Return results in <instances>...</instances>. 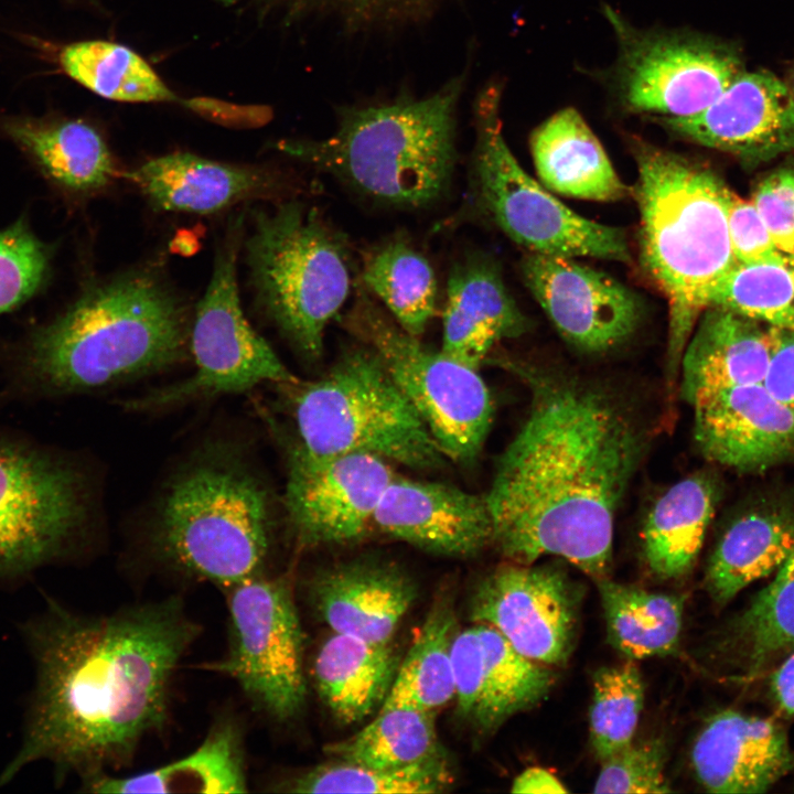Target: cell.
I'll list each match as a JSON object with an SVG mask.
<instances>
[{"instance_id": "6da1fadb", "label": "cell", "mask_w": 794, "mask_h": 794, "mask_svg": "<svg viewBox=\"0 0 794 794\" xmlns=\"http://www.w3.org/2000/svg\"><path fill=\"white\" fill-rule=\"evenodd\" d=\"M198 630L176 597L97 616L52 602L25 627L36 689L0 787L40 760L60 779L128 763L167 723L172 677Z\"/></svg>"}, {"instance_id": "7a4b0ae2", "label": "cell", "mask_w": 794, "mask_h": 794, "mask_svg": "<svg viewBox=\"0 0 794 794\" xmlns=\"http://www.w3.org/2000/svg\"><path fill=\"white\" fill-rule=\"evenodd\" d=\"M514 371L530 403L485 494L493 544L513 564L555 555L607 577L615 512L643 457L644 429L599 384L527 365Z\"/></svg>"}, {"instance_id": "3957f363", "label": "cell", "mask_w": 794, "mask_h": 794, "mask_svg": "<svg viewBox=\"0 0 794 794\" xmlns=\"http://www.w3.org/2000/svg\"><path fill=\"white\" fill-rule=\"evenodd\" d=\"M187 304L159 271L88 287L0 356V409L52 403L153 376L191 357Z\"/></svg>"}, {"instance_id": "277c9868", "label": "cell", "mask_w": 794, "mask_h": 794, "mask_svg": "<svg viewBox=\"0 0 794 794\" xmlns=\"http://www.w3.org/2000/svg\"><path fill=\"white\" fill-rule=\"evenodd\" d=\"M273 501L238 440L198 444L169 474L144 521L146 550L163 568L222 589L265 575Z\"/></svg>"}, {"instance_id": "5b68a950", "label": "cell", "mask_w": 794, "mask_h": 794, "mask_svg": "<svg viewBox=\"0 0 794 794\" xmlns=\"http://www.w3.org/2000/svg\"><path fill=\"white\" fill-rule=\"evenodd\" d=\"M640 259L668 304L665 384L669 408L682 357L711 293L737 262L728 230L730 189L709 168L636 136Z\"/></svg>"}, {"instance_id": "8992f818", "label": "cell", "mask_w": 794, "mask_h": 794, "mask_svg": "<svg viewBox=\"0 0 794 794\" xmlns=\"http://www.w3.org/2000/svg\"><path fill=\"white\" fill-rule=\"evenodd\" d=\"M463 83L458 76L427 97L344 108L326 139L280 141L277 150L379 203L423 207L450 185Z\"/></svg>"}, {"instance_id": "52a82bcc", "label": "cell", "mask_w": 794, "mask_h": 794, "mask_svg": "<svg viewBox=\"0 0 794 794\" xmlns=\"http://www.w3.org/2000/svg\"><path fill=\"white\" fill-rule=\"evenodd\" d=\"M96 494L78 452L0 425V577L83 552L96 528Z\"/></svg>"}, {"instance_id": "ba28073f", "label": "cell", "mask_w": 794, "mask_h": 794, "mask_svg": "<svg viewBox=\"0 0 794 794\" xmlns=\"http://www.w3.org/2000/svg\"><path fill=\"white\" fill-rule=\"evenodd\" d=\"M289 393L298 443L311 455L364 452L415 470L446 458L379 356L367 346L341 355L321 378L279 384Z\"/></svg>"}, {"instance_id": "9c48e42d", "label": "cell", "mask_w": 794, "mask_h": 794, "mask_svg": "<svg viewBox=\"0 0 794 794\" xmlns=\"http://www.w3.org/2000/svg\"><path fill=\"white\" fill-rule=\"evenodd\" d=\"M244 248L259 307L301 357L319 360L325 328L350 294L342 239L315 211L288 201L251 211Z\"/></svg>"}, {"instance_id": "30bf717a", "label": "cell", "mask_w": 794, "mask_h": 794, "mask_svg": "<svg viewBox=\"0 0 794 794\" xmlns=\"http://www.w3.org/2000/svg\"><path fill=\"white\" fill-rule=\"evenodd\" d=\"M602 9L616 43V58L602 78L625 114L695 116L744 71L731 42L686 29L637 28L611 6Z\"/></svg>"}, {"instance_id": "8fae6325", "label": "cell", "mask_w": 794, "mask_h": 794, "mask_svg": "<svg viewBox=\"0 0 794 794\" xmlns=\"http://www.w3.org/2000/svg\"><path fill=\"white\" fill-rule=\"evenodd\" d=\"M501 99V86L492 83L474 105L476 191L495 224L529 253L630 261L622 229L577 214L519 165L503 136Z\"/></svg>"}, {"instance_id": "7c38bea8", "label": "cell", "mask_w": 794, "mask_h": 794, "mask_svg": "<svg viewBox=\"0 0 794 794\" xmlns=\"http://www.w3.org/2000/svg\"><path fill=\"white\" fill-rule=\"evenodd\" d=\"M343 324L379 356L447 459L473 461L493 420V401L476 368L426 347L365 293Z\"/></svg>"}, {"instance_id": "4fadbf2b", "label": "cell", "mask_w": 794, "mask_h": 794, "mask_svg": "<svg viewBox=\"0 0 794 794\" xmlns=\"http://www.w3.org/2000/svg\"><path fill=\"white\" fill-rule=\"evenodd\" d=\"M242 236L243 216H238L217 249L211 280L192 319L193 374L126 401V408L159 411L245 393L265 383L298 380L244 314L236 276Z\"/></svg>"}, {"instance_id": "5bb4252c", "label": "cell", "mask_w": 794, "mask_h": 794, "mask_svg": "<svg viewBox=\"0 0 794 794\" xmlns=\"http://www.w3.org/2000/svg\"><path fill=\"white\" fill-rule=\"evenodd\" d=\"M228 650L206 668L234 679L255 709L290 721L307 698L303 633L286 578L257 576L228 588Z\"/></svg>"}, {"instance_id": "9a60e30c", "label": "cell", "mask_w": 794, "mask_h": 794, "mask_svg": "<svg viewBox=\"0 0 794 794\" xmlns=\"http://www.w3.org/2000/svg\"><path fill=\"white\" fill-rule=\"evenodd\" d=\"M394 478L387 460L375 454L311 455L292 447L282 497L291 534L303 547L361 539Z\"/></svg>"}, {"instance_id": "2e32d148", "label": "cell", "mask_w": 794, "mask_h": 794, "mask_svg": "<svg viewBox=\"0 0 794 794\" xmlns=\"http://www.w3.org/2000/svg\"><path fill=\"white\" fill-rule=\"evenodd\" d=\"M470 618L495 629L527 658L559 665L571 652L577 601L562 572L513 564L497 568L478 584Z\"/></svg>"}, {"instance_id": "e0dca14e", "label": "cell", "mask_w": 794, "mask_h": 794, "mask_svg": "<svg viewBox=\"0 0 794 794\" xmlns=\"http://www.w3.org/2000/svg\"><path fill=\"white\" fill-rule=\"evenodd\" d=\"M525 285L562 339L584 353H603L637 329L642 305L627 287L572 258L529 253Z\"/></svg>"}, {"instance_id": "ac0fdd59", "label": "cell", "mask_w": 794, "mask_h": 794, "mask_svg": "<svg viewBox=\"0 0 794 794\" xmlns=\"http://www.w3.org/2000/svg\"><path fill=\"white\" fill-rule=\"evenodd\" d=\"M656 121L678 138L749 164L794 153V94L769 71L744 69L701 112Z\"/></svg>"}, {"instance_id": "d6986e66", "label": "cell", "mask_w": 794, "mask_h": 794, "mask_svg": "<svg viewBox=\"0 0 794 794\" xmlns=\"http://www.w3.org/2000/svg\"><path fill=\"white\" fill-rule=\"evenodd\" d=\"M702 455L742 473H760L794 459V408L763 384L722 389L691 405Z\"/></svg>"}, {"instance_id": "ffe728a7", "label": "cell", "mask_w": 794, "mask_h": 794, "mask_svg": "<svg viewBox=\"0 0 794 794\" xmlns=\"http://www.w3.org/2000/svg\"><path fill=\"white\" fill-rule=\"evenodd\" d=\"M373 525L395 539L449 557L475 556L494 541L486 496L441 482L395 476Z\"/></svg>"}, {"instance_id": "44dd1931", "label": "cell", "mask_w": 794, "mask_h": 794, "mask_svg": "<svg viewBox=\"0 0 794 794\" xmlns=\"http://www.w3.org/2000/svg\"><path fill=\"white\" fill-rule=\"evenodd\" d=\"M691 765L707 792L764 793L794 768V753L775 720L727 709L700 730Z\"/></svg>"}, {"instance_id": "7402d4cb", "label": "cell", "mask_w": 794, "mask_h": 794, "mask_svg": "<svg viewBox=\"0 0 794 794\" xmlns=\"http://www.w3.org/2000/svg\"><path fill=\"white\" fill-rule=\"evenodd\" d=\"M779 328L710 305L685 347L679 393L691 406L716 391L763 384Z\"/></svg>"}, {"instance_id": "603a6c76", "label": "cell", "mask_w": 794, "mask_h": 794, "mask_svg": "<svg viewBox=\"0 0 794 794\" xmlns=\"http://www.w3.org/2000/svg\"><path fill=\"white\" fill-rule=\"evenodd\" d=\"M442 324L441 351L476 369L494 344L529 328L498 267L481 255L465 256L451 268Z\"/></svg>"}, {"instance_id": "cb8c5ba5", "label": "cell", "mask_w": 794, "mask_h": 794, "mask_svg": "<svg viewBox=\"0 0 794 794\" xmlns=\"http://www.w3.org/2000/svg\"><path fill=\"white\" fill-rule=\"evenodd\" d=\"M416 596L406 573L371 561L336 566L311 586L313 607L334 633L376 644L390 643Z\"/></svg>"}, {"instance_id": "d4e9b609", "label": "cell", "mask_w": 794, "mask_h": 794, "mask_svg": "<svg viewBox=\"0 0 794 794\" xmlns=\"http://www.w3.org/2000/svg\"><path fill=\"white\" fill-rule=\"evenodd\" d=\"M157 211L212 214L242 201L273 194L268 169L210 160L187 152L150 159L122 173Z\"/></svg>"}, {"instance_id": "484cf974", "label": "cell", "mask_w": 794, "mask_h": 794, "mask_svg": "<svg viewBox=\"0 0 794 794\" xmlns=\"http://www.w3.org/2000/svg\"><path fill=\"white\" fill-rule=\"evenodd\" d=\"M529 147L541 184L555 193L597 202L631 194L598 137L572 107L538 125L530 133Z\"/></svg>"}, {"instance_id": "4316f807", "label": "cell", "mask_w": 794, "mask_h": 794, "mask_svg": "<svg viewBox=\"0 0 794 794\" xmlns=\"http://www.w3.org/2000/svg\"><path fill=\"white\" fill-rule=\"evenodd\" d=\"M794 551V508L764 503L738 516L719 539L707 567L706 589L718 605L776 572Z\"/></svg>"}, {"instance_id": "83f0119b", "label": "cell", "mask_w": 794, "mask_h": 794, "mask_svg": "<svg viewBox=\"0 0 794 794\" xmlns=\"http://www.w3.org/2000/svg\"><path fill=\"white\" fill-rule=\"evenodd\" d=\"M0 127L46 178L65 191L93 193L117 174L107 143L87 122L12 116L1 119Z\"/></svg>"}, {"instance_id": "f1b7e54d", "label": "cell", "mask_w": 794, "mask_h": 794, "mask_svg": "<svg viewBox=\"0 0 794 794\" xmlns=\"http://www.w3.org/2000/svg\"><path fill=\"white\" fill-rule=\"evenodd\" d=\"M92 793H245L243 733L232 718L213 725L203 742L182 759L128 777L100 773L84 779Z\"/></svg>"}, {"instance_id": "f546056e", "label": "cell", "mask_w": 794, "mask_h": 794, "mask_svg": "<svg viewBox=\"0 0 794 794\" xmlns=\"http://www.w3.org/2000/svg\"><path fill=\"white\" fill-rule=\"evenodd\" d=\"M398 666L390 643L376 644L333 632L316 652L312 674L333 717L352 725L382 707Z\"/></svg>"}, {"instance_id": "4dcf8cb0", "label": "cell", "mask_w": 794, "mask_h": 794, "mask_svg": "<svg viewBox=\"0 0 794 794\" xmlns=\"http://www.w3.org/2000/svg\"><path fill=\"white\" fill-rule=\"evenodd\" d=\"M718 495L715 479L696 473L658 497L642 532L644 558L656 577L676 579L691 570L715 514Z\"/></svg>"}, {"instance_id": "1f68e13d", "label": "cell", "mask_w": 794, "mask_h": 794, "mask_svg": "<svg viewBox=\"0 0 794 794\" xmlns=\"http://www.w3.org/2000/svg\"><path fill=\"white\" fill-rule=\"evenodd\" d=\"M723 654L743 678H753L794 650V551L727 627Z\"/></svg>"}, {"instance_id": "d6a6232c", "label": "cell", "mask_w": 794, "mask_h": 794, "mask_svg": "<svg viewBox=\"0 0 794 794\" xmlns=\"http://www.w3.org/2000/svg\"><path fill=\"white\" fill-rule=\"evenodd\" d=\"M608 639L626 658L666 656L677 648L683 625L680 597L597 579Z\"/></svg>"}, {"instance_id": "836d02e7", "label": "cell", "mask_w": 794, "mask_h": 794, "mask_svg": "<svg viewBox=\"0 0 794 794\" xmlns=\"http://www.w3.org/2000/svg\"><path fill=\"white\" fill-rule=\"evenodd\" d=\"M58 62L63 72L96 95L124 103H178L189 98L174 94L157 72L131 49L104 40L65 45Z\"/></svg>"}, {"instance_id": "e575fe53", "label": "cell", "mask_w": 794, "mask_h": 794, "mask_svg": "<svg viewBox=\"0 0 794 794\" xmlns=\"http://www.w3.org/2000/svg\"><path fill=\"white\" fill-rule=\"evenodd\" d=\"M458 632L450 600L440 599L429 611L382 707L408 706L436 711L454 698L451 662Z\"/></svg>"}, {"instance_id": "d590c367", "label": "cell", "mask_w": 794, "mask_h": 794, "mask_svg": "<svg viewBox=\"0 0 794 794\" xmlns=\"http://www.w3.org/2000/svg\"><path fill=\"white\" fill-rule=\"evenodd\" d=\"M334 760L396 768L442 757L434 711L408 706L380 707L378 715L357 733L330 743Z\"/></svg>"}, {"instance_id": "8d00e7d4", "label": "cell", "mask_w": 794, "mask_h": 794, "mask_svg": "<svg viewBox=\"0 0 794 794\" xmlns=\"http://www.w3.org/2000/svg\"><path fill=\"white\" fill-rule=\"evenodd\" d=\"M362 278L400 328L417 337L425 332L436 312L438 286L423 255L403 240L388 242L366 257Z\"/></svg>"}, {"instance_id": "74e56055", "label": "cell", "mask_w": 794, "mask_h": 794, "mask_svg": "<svg viewBox=\"0 0 794 794\" xmlns=\"http://www.w3.org/2000/svg\"><path fill=\"white\" fill-rule=\"evenodd\" d=\"M474 624L484 661V698L475 728L491 732L513 715L544 699L555 676L547 665L518 653L492 626Z\"/></svg>"}, {"instance_id": "f35d334b", "label": "cell", "mask_w": 794, "mask_h": 794, "mask_svg": "<svg viewBox=\"0 0 794 794\" xmlns=\"http://www.w3.org/2000/svg\"><path fill=\"white\" fill-rule=\"evenodd\" d=\"M453 782L444 755L396 768H378L335 760L307 770L282 783L292 793L433 794Z\"/></svg>"}, {"instance_id": "ab89813d", "label": "cell", "mask_w": 794, "mask_h": 794, "mask_svg": "<svg viewBox=\"0 0 794 794\" xmlns=\"http://www.w3.org/2000/svg\"><path fill=\"white\" fill-rule=\"evenodd\" d=\"M710 305L779 329H794V255L736 262L715 287Z\"/></svg>"}, {"instance_id": "60d3db41", "label": "cell", "mask_w": 794, "mask_h": 794, "mask_svg": "<svg viewBox=\"0 0 794 794\" xmlns=\"http://www.w3.org/2000/svg\"><path fill=\"white\" fill-rule=\"evenodd\" d=\"M643 702L644 686L633 661L597 672L589 727L590 742L600 761L634 740Z\"/></svg>"}, {"instance_id": "b9f144b4", "label": "cell", "mask_w": 794, "mask_h": 794, "mask_svg": "<svg viewBox=\"0 0 794 794\" xmlns=\"http://www.w3.org/2000/svg\"><path fill=\"white\" fill-rule=\"evenodd\" d=\"M47 248L24 222L0 230V314L32 297L45 281Z\"/></svg>"}, {"instance_id": "7bdbcfd3", "label": "cell", "mask_w": 794, "mask_h": 794, "mask_svg": "<svg viewBox=\"0 0 794 794\" xmlns=\"http://www.w3.org/2000/svg\"><path fill=\"white\" fill-rule=\"evenodd\" d=\"M667 751L663 740H634L601 761L594 793H668L665 775Z\"/></svg>"}, {"instance_id": "ee69618b", "label": "cell", "mask_w": 794, "mask_h": 794, "mask_svg": "<svg viewBox=\"0 0 794 794\" xmlns=\"http://www.w3.org/2000/svg\"><path fill=\"white\" fill-rule=\"evenodd\" d=\"M264 14L293 20L312 10H332L353 23L397 22L420 12L430 0H246Z\"/></svg>"}, {"instance_id": "f6af8a7d", "label": "cell", "mask_w": 794, "mask_h": 794, "mask_svg": "<svg viewBox=\"0 0 794 794\" xmlns=\"http://www.w3.org/2000/svg\"><path fill=\"white\" fill-rule=\"evenodd\" d=\"M458 715L474 727L484 698V661L475 624L457 632L451 647Z\"/></svg>"}, {"instance_id": "bcb514c9", "label": "cell", "mask_w": 794, "mask_h": 794, "mask_svg": "<svg viewBox=\"0 0 794 794\" xmlns=\"http://www.w3.org/2000/svg\"><path fill=\"white\" fill-rule=\"evenodd\" d=\"M751 200L775 246L794 255V169H781L768 175Z\"/></svg>"}, {"instance_id": "7dc6e473", "label": "cell", "mask_w": 794, "mask_h": 794, "mask_svg": "<svg viewBox=\"0 0 794 794\" xmlns=\"http://www.w3.org/2000/svg\"><path fill=\"white\" fill-rule=\"evenodd\" d=\"M728 230L738 262H753L779 256L781 251L752 200L731 193L728 205Z\"/></svg>"}, {"instance_id": "c3c4849f", "label": "cell", "mask_w": 794, "mask_h": 794, "mask_svg": "<svg viewBox=\"0 0 794 794\" xmlns=\"http://www.w3.org/2000/svg\"><path fill=\"white\" fill-rule=\"evenodd\" d=\"M763 385L775 398L794 408V329H779Z\"/></svg>"}, {"instance_id": "681fc988", "label": "cell", "mask_w": 794, "mask_h": 794, "mask_svg": "<svg viewBox=\"0 0 794 794\" xmlns=\"http://www.w3.org/2000/svg\"><path fill=\"white\" fill-rule=\"evenodd\" d=\"M769 687L777 708L788 716H794V650L774 666Z\"/></svg>"}, {"instance_id": "f907efd6", "label": "cell", "mask_w": 794, "mask_h": 794, "mask_svg": "<svg viewBox=\"0 0 794 794\" xmlns=\"http://www.w3.org/2000/svg\"><path fill=\"white\" fill-rule=\"evenodd\" d=\"M513 793H568L564 783L543 768H528L512 783Z\"/></svg>"}, {"instance_id": "816d5d0a", "label": "cell", "mask_w": 794, "mask_h": 794, "mask_svg": "<svg viewBox=\"0 0 794 794\" xmlns=\"http://www.w3.org/2000/svg\"><path fill=\"white\" fill-rule=\"evenodd\" d=\"M786 83L788 84L791 90H792L793 94H794V65H793V67H792V69H791L790 79H788V82H786Z\"/></svg>"}]
</instances>
